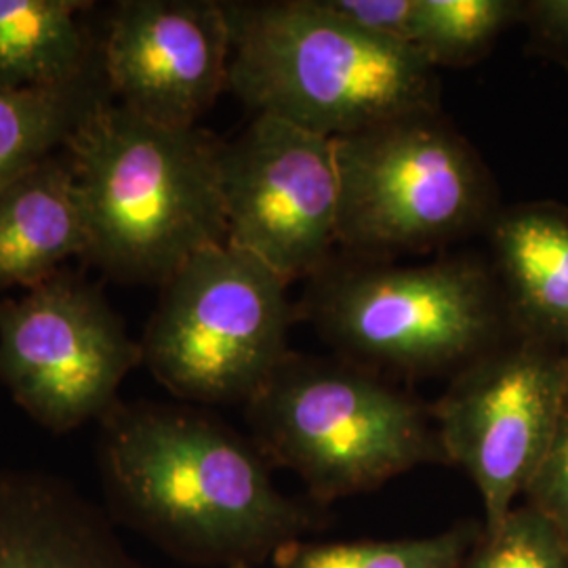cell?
Listing matches in <instances>:
<instances>
[{
	"label": "cell",
	"instance_id": "6da1fadb",
	"mask_svg": "<svg viewBox=\"0 0 568 568\" xmlns=\"http://www.w3.org/2000/svg\"><path fill=\"white\" fill-rule=\"evenodd\" d=\"M100 422L112 506L164 548L244 567L297 527V511L272 485L260 450L220 422L150 403H116Z\"/></svg>",
	"mask_w": 568,
	"mask_h": 568
},
{
	"label": "cell",
	"instance_id": "7a4b0ae2",
	"mask_svg": "<svg viewBox=\"0 0 568 568\" xmlns=\"http://www.w3.org/2000/svg\"><path fill=\"white\" fill-rule=\"evenodd\" d=\"M222 150L201 126L169 129L103 100L63 148L87 213L84 262L121 283L163 286L225 244Z\"/></svg>",
	"mask_w": 568,
	"mask_h": 568
},
{
	"label": "cell",
	"instance_id": "3957f363",
	"mask_svg": "<svg viewBox=\"0 0 568 568\" xmlns=\"http://www.w3.org/2000/svg\"><path fill=\"white\" fill-rule=\"evenodd\" d=\"M232 37L227 91L255 116L328 140L440 110L436 68L371 37L318 0H222Z\"/></svg>",
	"mask_w": 568,
	"mask_h": 568
},
{
	"label": "cell",
	"instance_id": "277c9868",
	"mask_svg": "<svg viewBox=\"0 0 568 568\" xmlns=\"http://www.w3.org/2000/svg\"><path fill=\"white\" fill-rule=\"evenodd\" d=\"M354 365L436 373L474 363L514 333L487 260L459 253L424 265H326L297 304Z\"/></svg>",
	"mask_w": 568,
	"mask_h": 568
},
{
	"label": "cell",
	"instance_id": "5b68a950",
	"mask_svg": "<svg viewBox=\"0 0 568 568\" xmlns=\"http://www.w3.org/2000/svg\"><path fill=\"white\" fill-rule=\"evenodd\" d=\"M246 410L265 455L321 499L379 487L445 457L424 406L354 363L288 352Z\"/></svg>",
	"mask_w": 568,
	"mask_h": 568
},
{
	"label": "cell",
	"instance_id": "8992f818",
	"mask_svg": "<svg viewBox=\"0 0 568 568\" xmlns=\"http://www.w3.org/2000/svg\"><path fill=\"white\" fill-rule=\"evenodd\" d=\"M337 241L371 262L426 253L487 232L501 209L476 148L440 110L413 112L333 140Z\"/></svg>",
	"mask_w": 568,
	"mask_h": 568
},
{
	"label": "cell",
	"instance_id": "52a82bcc",
	"mask_svg": "<svg viewBox=\"0 0 568 568\" xmlns=\"http://www.w3.org/2000/svg\"><path fill=\"white\" fill-rule=\"evenodd\" d=\"M297 305L288 283L230 244L201 251L161 286L143 365L201 405L248 403L286 358Z\"/></svg>",
	"mask_w": 568,
	"mask_h": 568
},
{
	"label": "cell",
	"instance_id": "ba28073f",
	"mask_svg": "<svg viewBox=\"0 0 568 568\" xmlns=\"http://www.w3.org/2000/svg\"><path fill=\"white\" fill-rule=\"evenodd\" d=\"M143 365L98 284L61 270L0 300V384L44 429L65 434L102 419L124 377Z\"/></svg>",
	"mask_w": 568,
	"mask_h": 568
},
{
	"label": "cell",
	"instance_id": "9c48e42d",
	"mask_svg": "<svg viewBox=\"0 0 568 568\" xmlns=\"http://www.w3.org/2000/svg\"><path fill=\"white\" fill-rule=\"evenodd\" d=\"M567 403V352L511 333L464 366L436 406L445 459L480 490L487 530L527 493Z\"/></svg>",
	"mask_w": 568,
	"mask_h": 568
},
{
	"label": "cell",
	"instance_id": "30bf717a",
	"mask_svg": "<svg viewBox=\"0 0 568 568\" xmlns=\"http://www.w3.org/2000/svg\"><path fill=\"white\" fill-rule=\"evenodd\" d=\"M225 244L274 270L284 283L312 281L339 244L335 142L272 116L222 150Z\"/></svg>",
	"mask_w": 568,
	"mask_h": 568
},
{
	"label": "cell",
	"instance_id": "8fae6325",
	"mask_svg": "<svg viewBox=\"0 0 568 568\" xmlns=\"http://www.w3.org/2000/svg\"><path fill=\"white\" fill-rule=\"evenodd\" d=\"M112 100L169 129H192L227 91L232 55L222 0H122L102 42Z\"/></svg>",
	"mask_w": 568,
	"mask_h": 568
},
{
	"label": "cell",
	"instance_id": "7c38bea8",
	"mask_svg": "<svg viewBox=\"0 0 568 568\" xmlns=\"http://www.w3.org/2000/svg\"><path fill=\"white\" fill-rule=\"evenodd\" d=\"M487 236L488 264L511 331L567 352V206L554 201L501 206Z\"/></svg>",
	"mask_w": 568,
	"mask_h": 568
},
{
	"label": "cell",
	"instance_id": "4fadbf2b",
	"mask_svg": "<svg viewBox=\"0 0 568 568\" xmlns=\"http://www.w3.org/2000/svg\"><path fill=\"white\" fill-rule=\"evenodd\" d=\"M0 568H142L102 514L60 480L0 469Z\"/></svg>",
	"mask_w": 568,
	"mask_h": 568
},
{
	"label": "cell",
	"instance_id": "5bb4252c",
	"mask_svg": "<svg viewBox=\"0 0 568 568\" xmlns=\"http://www.w3.org/2000/svg\"><path fill=\"white\" fill-rule=\"evenodd\" d=\"M87 253L81 190L61 150L0 192V293L44 283Z\"/></svg>",
	"mask_w": 568,
	"mask_h": 568
},
{
	"label": "cell",
	"instance_id": "9a60e30c",
	"mask_svg": "<svg viewBox=\"0 0 568 568\" xmlns=\"http://www.w3.org/2000/svg\"><path fill=\"white\" fill-rule=\"evenodd\" d=\"M84 0H0V87L55 91L103 77Z\"/></svg>",
	"mask_w": 568,
	"mask_h": 568
},
{
	"label": "cell",
	"instance_id": "2e32d148",
	"mask_svg": "<svg viewBox=\"0 0 568 568\" xmlns=\"http://www.w3.org/2000/svg\"><path fill=\"white\" fill-rule=\"evenodd\" d=\"M105 79L55 91L0 87V192L32 166L58 154L103 100Z\"/></svg>",
	"mask_w": 568,
	"mask_h": 568
},
{
	"label": "cell",
	"instance_id": "e0dca14e",
	"mask_svg": "<svg viewBox=\"0 0 568 568\" xmlns=\"http://www.w3.org/2000/svg\"><path fill=\"white\" fill-rule=\"evenodd\" d=\"M523 0H415L410 47L436 70L469 65L523 20Z\"/></svg>",
	"mask_w": 568,
	"mask_h": 568
},
{
	"label": "cell",
	"instance_id": "ac0fdd59",
	"mask_svg": "<svg viewBox=\"0 0 568 568\" xmlns=\"http://www.w3.org/2000/svg\"><path fill=\"white\" fill-rule=\"evenodd\" d=\"M466 539L448 532L410 541L326 544L284 548L283 568H462Z\"/></svg>",
	"mask_w": 568,
	"mask_h": 568
},
{
	"label": "cell",
	"instance_id": "d6986e66",
	"mask_svg": "<svg viewBox=\"0 0 568 568\" xmlns=\"http://www.w3.org/2000/svg\"><path fill=\"white\" fill-rule=\"evenodd\" d=\"M462 568H568V544L544 514L514 506Z\"/></svg>",
	"mask_w": 568,
	"mask_h": 568
},
{
	"label": "cell",
	"instance_id": "ffe728a7",
	"mask_svg": "<svg viewBox=\"0 0 568 568\" xmlns=\"http://www.w3.org/2000/svg\"><path fill=\"white\" fill-rule=\"evenodd\" d=\"M525 499L530 508L548 518L568 544V403L548 455L532 476Z\"/></svg>",
	"mask_w": 568,
	"mask_h": 568
},
{
	"label": "cell",
	"instance_id": "44dd1931",
	"mask_svg": "<svg viewBox=\"0 0 568 568\" xmlns=\"http://www.w3.org/2000/svg\"><path fill=\"white\" fill-rule=\"evenodd\" d=\"M328 13L371 37L410 47L415 0H318Z\"/></svg>",
	"mask_w": 568,
	"mask_h": 568
},
{
	"label": "cell",
	"instance_id": "7402d4cb",
	"mask_svg": "<svg viewBox=\"0 0 568 568\" xmlns=\"http://www.w3.org/2000/svg\"><path fill=\"white\" fill-rule=\"evenodd\" d=\"M520 21L539 53L568 60V0H527Z\"/></svg>",
	"mask_w": 568,
	"mask_h": 568
},
{
	"label": "cell",
	"instance_id": "603a6c76",
	"mask_svg": "<svg viewBox=\"0 0 568 568\" xmlns=\"http://www.w3.org/2000/svg\"><path fill=\"white\" fill-rule=\"evenodd\" d=\"M567 366H568V349H567Z\"/></svg>",
	"mask_w": 568,
	"mask_h": 568
},
{
	"label": "cell",
	"instance_id": "cb8c5ba5",
	"mask_svg": "<svg viewBox=\"0 0 568 568\" xmlns=\"http://www.w3.org/2000/svg\"><path fill=\"white\" fill-rule=\"evenodd\" d=\"M239 568H246V567H239Z\"/></svg>",
	"mask_w": 568,
	"mask_h": 568
}]
</instances>
